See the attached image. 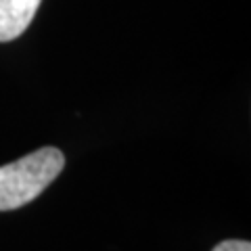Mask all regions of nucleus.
I'll use <instances>...</instances> for the list:
<instances>
[{
	"mask_svg": "<svg viewBox=\"0 0 251 251\" xmlns=\"http://www.w3.org/2000/svg\"><path fill=\"white\" fill-rule=\"evenodd\" d=\"M211 251H251L249 241H222Z\"/></svg>",
	"mask_w": 251,
	"mask_h": 251,
	"instance_id": "nucleus-3",
	"label": "nucleus"
},
{
	"mask_svg": "<svg viewBox=\"0 0 251 251\" xmlns=\"http://www.w3.org/2000/svg\"><path fill=\"white\" fill-rule=\"evenodd\" d=\"M65 155L54 147H42L0 168V211L27 205L61 174Z\"/></svg>",
	"mask_w": 251,
	"mask_h": 251,
	"instance_id": "nucleus-1",
	"label": "nucleus"
},
{
	"mask_svg": "<svg viewBox=\"0 0 251 251\" xmlns=\"http://www.w3.org/2000/svg\"><path fill=\"white\" fill-rule=\"evenodd\" d=\"M42 0H0V42H11L29 27Z\"/></svg>",
	"mask_w": 251,
	"mask_h": 251,
	"instance_id": "nucleus-2",
	"label": "nucleus"
}]
</instances>
